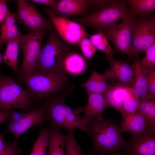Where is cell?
Instances as JSON below:
<instances>
[{
    "label": "cell",
    "instance_id": "6da1fadb",
    "mask_svg": "<svg viewBox=\"0 0 155 155\" xmlns=\"http://www.w3.org/2000/svg\"><path fill=\"white\" fill-rule=\"evenodd\" d=\"M87 127L88 135L93 143L92 154L101 155L119 153L126 143L120 126L102 116L93 118Z\"/></svg>",
    "mask_w": 155,
    "mask_h": 155
},
{
    "label": "cell",
    "instance_id": "7a4b0ae2",
    "mask_svg": "<svg viewBox=\"0 0 155 155\" xmlns=\"http://www.w3.org/2000/svg\"><path fill=\"white\" fill-rule=\"evenodd\" d=\"M47 120L51 127L60 129L63 128L68 132L78 129L88 135L87 127L82 121L80 114L84 108L79 107L75 108L67 106L62 99L54 100L47 104L45 107Z\"/></svg>",
    "mask_w": 155,
    "mask_h": 155
},
{
    "label": "cell",
    "instance_id": "3957f363",
    "mask_svg": "<svg viewBox=\"0 0 155 155\" xmlns=\"http://www.w3.org/2000/svg\"><path fill=\"white\" fill-rule=\"evenodd\" d=\"M127 5L126 0H111L108 4L77 20L102 32L118 21L132 17Z\"/></svg>",
    "mask_w": 155,
    "mask_h": 155
},
{
    "label": "cell",
    "instance_id": "277c9868",
    "mask_svg": "<svg viewBox=\"0 0 155 155\" xmlns=\"http://www.w3.org/2000/svg\"><path fill=\"white\" fill-rule=\"evenodd\" d=\"M53 25L49 29L47 41L41 49L39 67L37 72L41 73L64 72L63 63L69 53V49L59 38Z\"/></svg>",
    "mask_w": 155,
    "mask_h": 155
},
{
    "label": "cell",
    "instance_id": "5b68a950",
    "mask_svg": "<svg viewBox=\"0 0 155 155\" xmlns=\"http://www.w3.org/2000/svg\"><path fill=\"white\" fill-rule=\"evenodd\" d=\"M33 96L12 77L0 72V111L25 109L31 104Z\"/></svg>",
    "mask_w": 155,
    "mask_h": 155
},
{
    "label": "cell",
    "instance_id": "8992f818",
    "mask_svg": "<svg viewBox=\"0 0 155 155\" xmlns=\"http://www.w3.org/2000/svg\"><path fill=\"white\" fill-rule=\"evenodd\" d=\"M49 29L43 28L32 30L28 34L22 36L20 49L23 53L20 69L23 75L29 74L38 71L42 41Z\"/></svg>",
    "mask_w": 155,
    "mask_h": 155
},
{
    "label": "cell",
    "instance_id": "52a82bcc",
    "mask_svg": "<svg viewBox=\"0 0 155 155\" xmlns=\"http://www.w3.org/2000/svg\"><path fill=\"white\" fill-rule=\"evenodd\" d=\"M22 80L33 97L41 98L63 87L66 79L64 72L43 74L36 72L23 75Z\"/></svg>",
    "mask_w": 155,
    "mask_h": 155
},
{
    "label": "cell",
    "instance_id": "ba28073f",
    "mask_svg": "<svg viewBox=\"0 0 155 155\" xmlns=\"http://www.w3.org/2000/svg\"><path fill=\"white\" fill-rule=\"evenodd\" d=\"M155 42V18L146 17L136 19L132 28L131 57H137Z\"/></svg>",
    "mask_w": 155,
    "mask_h": 155
},
{
    "label": "cell",
    "instance_id": "9c48e42d",
    "mask_svg": "<svg viewBox=\"0 0 155 155\" xmlns=\"http://www.w3.org/2000/svg\"><path fill=\"white\" fill-rule=\"evenodd\" d=\"M136 19L131 17L115 24L102 32L110 40L119 51L130 57L132 43V32Z\"/></svg>",
    "mask_w": 155,
    "mask_h": 155
},
{
    "label": "cell",
    "instance_id": "30bf717a",
    "mask_svg": "<svg viewBox=\"0 0 155 155\" xmlns=\"http://www.w3.org/2000/svg\"><path fill=\"white\" fill-rule=\"evenodd\" d=\"M17 9L16 13L17 20L20 24L26 29L32 30L47 28L53 24L51 20L43 17L36 7L28 1H17Z\"/></svg>",
    "mask_w": 155,
    "mask_h": 155
},
{
    "label": "cell",
    "instance_id": "8fae6325",
    "mask_svg": "<svg viewBox=\"0 0 155 155\" xmlns=\"http://www.w3.org/2000/svg\"><path fill=\"white\" fill-rule=\"evenodd\" d=\"M10 120L6 132H10L17 141L20 136L35 125L47 120L46 111L43 107L20 115L18 118L10 117Z\"/></svg>",
    "mask_w": 155,
    "mask_h": 155
},
{
    "label": "cell",
    "instance_id": "7c38bea8",
    "mask_svg": "<svg viewBox=\"0 0 155 155\" xmlns=\"http://www.w3.org/2000/svg\"><path fill=\"white\" fill-rule=\"evenodd\" d=\"M51 21L57 32L66 42L78 44L88 33L80 24L66 18L49 15Z\"/></svg>",
    "mask_w": 155,
    "mask_h": 155
},
{
    "label": "cell",
    "instance_id": "4fadbf2b",
    "mask_svg": "<svg viewBox=\"0 0 155 155\" xmlns=\"http://www.w3.org/2000/svg\"><path fill=\"white\" fill-rule=\"evenodd\" d=\"M121 155H155V130L131 136Z\"/></svg>",
    "mask_w": 155,
    "mask_h": 155
},
{
    "label": "cell",
    "instance_id": "5bb4252c",
    "mask_svg": "<svg viewBox=\"0 0 155 155\" xmlns=\"http://www.w3.org/2000/svg\"><path fill=\"white\" fill-rule=\"evenodd\" d=\"M88 7V0H61L58 1L55 7L44 10L49 15L66 18L73 16H84Z\"/></svg>",
    "mask_w": 155,
    "mask_h": 155
},
{
    "label": "cell",
    "instance_id": "9a60e30c",
    "mask_svg": "<svg viewBox=\"0 0 155 155\" xmlns=\"http://www.w3.org/2000/svg\"><path fill=\"white\" fill-rule=\"evenodd\" d=\"M110 68L106 69L104 74L108 80L116 79L119 84L132 88L133 71L131 66L122 60L114 59V56H107Z\"/></svg>",
    "mask_w": 155,
    "mask_h": 155
},
{
    "label": "cell",
    "instance_id": "2e32d148",
    "mask_svg": "<svg viewBox=\"0 0 155 155\" xmlns=\"http://www.w3.org/2000/svg\"><path fill=\"white\" fill-rule=\"evenodd\" d=\"M120 127L122 132H128L131 136H136L146 133L155 128L152 127L144 117L137 112L124 113Z\"/></svg>",
    "mask_w": 155,
    "mask_h": 155
},
{
    "label": "cell",
    "instance_id": "e0dca14e",
    "mask_svg": "<svg viewBox=\"0 0 155 155\" xmlns=\"http://www.w3.org/2000/svg\"><path fill=\"white\" fill-rule=\"evenodd\" d=\"M131 66L133 71L132 88L140 102L151 99L148 94L147 69L142 64L141 59L137 57L134 58Z\"/></svg>",
    "mask_w": 155,
    "mask_h": 155
},
{
    "label": "cell",
    "instance_id": "ac0fdd59",
    "mask_svg": "<svg viewBox=\"0 0 155 155\" xmlns=\"http://www.w3.org/2000/svg\"><path fill=\"white\" fill-rule=\"evenodd\" d=\"M88 99L87 104L84 108V117L82 119L86 127L94 118L102 116L104 110L109 107L103 93H87Z\"/></svg>",
    "mask_w": 155,
    "mask_h": 155
},
{
    "label": "cell",
    "instance_id": "d6986e66",
    "mask_svg": "<svg viewBox=\"0 0 155 155\" xmlns=\"http://www.w3.org/2000/svg\"><path fill=\"white\" fill-rule=\"evenodd\" d=\"M134 92L132 88L118 84L111 86L103 94L109 107L115 108L122 114L125 113L123 108L124 101Z\"/></svg>",
    "mask_w": 155,
    "mask_h": 155
},
{
    "label": "cell",
    "instance_id": "ffe728a7",
    "mask_svg": "<svg viewBox=\"0 0 155 155\" xmlns=\"http://www.w3.org/2000/svg\"><path fill=\"white\" fill-rule=\"evenodd\" d=\"M130 15L136 19L148 17L155 10L154 0H127Z\"/></svg>",
    "mask_w": 155,
    "mask_h": 155
},
{
    "label": "cell",
    "instance_id": "44dd1931",
    "mask_svg": "<svg viewBox=\"0 0 155 155\" xmlns=\"http://www.w3.org/2000/svg\"><path fill=\"white\" fill-rule=\"evenodd\" d=\"M17 20L16 13L11 12L6 20L0 24V48L9 40L21 34L16 24Z\"/></svg>",
    "mask_w": 155,
    "mask_h": 155
},
{
    "label": "cell",
    "instance_id": "7402d4cb",
    "mask_svg": "<svg viewBox=\"0 0 155 155\" xmlns=\"http://www.w3.org/2000/svg\"><path fill=\"white\" fill-rule=\"evenodd\" d=\"M66 135L60 129L51 127L47 155H65V152Z\"/></svg>",
    "mask_w": 155,
    "mask_h": 155
},
{
    "label": "cell",
    "instance_id": "603a6c76",
    "mask_svg": "<svg viewBox=\"0 0 155 155\" xmlns=\"http://www.w3.org/2000/svg\"><path fill=\"white\" fill-rule=\"evenodd\" d=\"M107 80L105 74H102L93 71L90 78L82 84V86L86 89L87 93H104L111 86L107 83Z\"/></svg>",
    "mask_w": 155,
    "mask_h": 155
},
{
    "label": "cell",
    "instance_id": "cb8c5ba5",
    "mask_svg": "<svg viewBox=\"0 0 155 155\" xmlns=\"http://www.w3.org/2000/svg\"><path fill=\"white\" fill-rule=\"evenodd\" d=\"M21 34L7 42V46L3 56L5 62L16 72L18 73V59L21 37Z\"/></svg>",
    "mask_w": 155,
    "mask_h": 155
},
{
    "label": "cell",
    "instance_id": "d4e9b609",
    "mask_svg": "<svg viewBox=\"0 0 155 155\" xmlns=\"http://www.w3.org/2000/svg\"><path fill=\"white\" fill-rule=\"evenodd\" d=\"M63 67L64 71L72 74H79L84 71L86 63L81 55L76 53H69L64 59Z\"/></svg>",
    "mask_w": 155,
    "mask_h": 155
},
{
    "label": "cell",
    "instance_id": "484cf974",
    "mask_svg": "<svg viewBox=\"0 0 155 155\" xmlns=\"http://www.w3.org/2000/svg\"><path fill=\"white\" fill-rule=\"evenodd\" d=\"M51 129L42 128L35 142L30 155H47Z\"/></svg>",
    "mask_w": 155,
    "mask_h": 155
},
{
    "label": "cell",
    "instance_id": "4316f807",
    "mask_svg": "<svg viewBox=\"0 0 155 155\" xmlns=\"http://www.w3.org/2000/svg\"><path fill=\"white\" fill-rule=\"evenodd\" d=\"M140 103L137 112L144 117L152 127L155 128V100L149 99Z\"/></svg>",
    "mask_w": 155,
    "mask_h": 155
},
{
    "label": "cell",
    "instance_id": "83f0119b",
    "mask_svg": "<svg viewBox=\"0 0 155 155\" xmlns=\"http://www.w3.org/2000/svg\"><path fill=\"white\" fill-rule=\"evenodd\" d=\"M90 39L97 49L105 53L107 56H114V50L111 48L108 40L101 32L91 35Z\"/></svg>",
    "mask_w": 155,
    "mask_h": 155
},
{
    "label": "cell",
    "instance_id": "f1b7e54d",
    "mask_svg": "<svg viewBox=\"0 0 155 155\" xmlns=\"http://www.w3.org/2000/svg\"><path fill=\"white\" fill-rule=\"evenodd\" d=\"M65 148V155H86L77 141L73 131L66 134Z\"/></svg>",
    "mask_w": 155,
    "mask_h": 155
},
{
    "label": "cell",
    "instance_id": "f546056e",
    "mask_svg": "<svg viewBox=\"0 0 155 155\" xmlns=\"http://www.w3.org/2000/svg\"><path fill=\"white\" fill-rule=\"evenodd\" d=\"M139 99L134 92L130 94L124 100L123 108L125 113L137 112L140 105Z\"/></svg>",
    "mask_w": 155,
    "mask_h": 155
},
{
    "label": "cell",
    "instance_id": "4dcf8cb0",
    "mask_svg": "<svg viewBox=\"0 0 155 155\" xmlns=\"http://www.w3.org/2000/svg\"><path fill=\"white\" fill-rule=\"evenodd\" d=\"M78 45L84 55L88 59L94 55L97 49L87 37L83 38Z\"/></svg>",
    "mask_w": 155,
    "mask_h": 155
},
{
    "label": "cell",
    "instance_id": "1f68e13d",
    "mask_svg": "<svg viewBox=\"0 0 155 155\" xmlns=\"http://www.w3.org/2000/svg\"><path fill=\"white\" fill-rule=\"evenodd\" d=\"M146 52L145 57L141 59L142 64L147 69H154L155 67V42Z\"/></svg>",
    "mask_w": 155,
    "mask_h": 155
},
{
    "label": "cell",
    "instance_id": "d6a6232c",
    "mask_svg": "<svg viewBox=\"0 0 155 155\" xmlns=\"http://www.w3.org/2000/svg\"><path fill=\"white\" fill-rule=\"evenodd\" d=\"M148 94L150 99L155 100V70L147 69Z\"/></svg>",
    "mask_w": 155,
    "mask_h": 155
},
{
    "label": "cell",
    "instance_id": "836d02e7",
    "mask_svg": "<svg viewBox=\"0 0 155 155\" xmlns=\"http://www.w3.org/2000/svg\"><path fill=\"white\" fill-rule=\"evenodd\" d=\"M20 150L17 145V141L13 143H5V146L0 155H19Z\"/></svg>",
    "mask_w": 155,
    "mask_h": 155
},
{
    "label": "cell",
    "instance_id": "e575fe53",
    "mask_svg": "<svg viewBox=\"0 0 155 155\" xmlns=\"http://www.w3.org/2000/svg\"><path fill=\"white\" fill-rule=\"evenodd\" d=\"M7 1L6 0H0V24L6 20L11 12L7 7Z\"/></svg>",
    "mask_w": 155,
    "mask_h": 155
},
{
    "label": "cell",
    "instance_id": "d590c367",
    "mask_svg": "<svg viewBox=\"0 0 155 155\" xmlns=\"http://www.w3.org/2000/svg\"><path fill=\"white\" fill-rule=\"evenodd\" d=\"M111 0H88V10L92 12L109 3ZM90 12V13H91Z\"/></svg>",
    "mask_w": 155,
    "mask_h": 155
},
{
    "label": "cell",
    "instance_id": "8d00e7d4",
    "mask_svg": "<svg viewBox=\"0 0 155 155\" xmlns=\"http://www.w3.org/2000/svg\"><path fill=\"white\" fill-rule=\"evenodd\" d=\"M29 1L45 5H46L50 6L51 7H53L56 5L58 0H29Z\"/></svg>",
    "mask_w": 155,
    "mask_h": 155
},
{
    "label": "cell",
    "instance_id": "74e56055",
    "mask_svg": "<svg viewBox=\"0 0 155 155\" xmlns=\"http://www.w3.org/2000/svg\"><path fill=\"white\" fill-rule=\"evenodd\" d=\"M11 111H0V123L7 119L10 118L12 114Z\"/></svg>",
    "mask_w": 155,
    "mask_h": 155
},
{
    "label": "cell",
    "instance_id": "f35d334b",
    "mask_svg": "<svg viewBox=\"0 0 155 155\" xmlns=\"http://www.w3.org/2000/svg\"><path fill=\"white\" fill-rule=\"evenodd\" d=\"M5 131L0 134V153L4 149L5 146V143L3 140V137L5 134L6 133Z\"/></svg>",
    "mask_w": 155,
    "mask_h": 155
},
{
    "label": "cell",
    "instance_id": "ab89813d",
    "mask_svg": "<svg viewBox=\"0 0 155 155\" xmlns=\"http://www.w3.org/2000/svg\"><path fill=\"white\" fill-rule=\"evenodd\" d=\"M95 155V154H90V155ZM120 155V153H119L113 154H112L108 155V154H101V155Z\"/></svg>",
    "mask_w": 155,
    "mask_h": 155
},
{
    "label": "cell",
    "instance_id": "60d3db41",
    "mask_svg": "<svg viewBox=\"0 0 155 155\" xmlns=\"http://www.w3.org/2000/svg\"><path fill=\"white\" fill-rule=\"evenodd\" d=\"M1 53H0V63L1 62Z\"/></svg>",
    "mask_w": 155,
    "mask_h": 155
}]
</instances>
